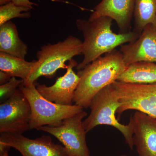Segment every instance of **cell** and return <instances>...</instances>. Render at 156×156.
<instances>
[{"instance_id": "obj_1", "label": "cell", "mask_w": 156, "mask_h": 156, "mask_svg": "<svg viewBox=\"0 0 156 156\" xmlns=\"http://www.w3.org/2000/svg\"><path fill=\"white\" fill-rule=\"evenodd\" d=\"M126 67L122 53L115 49L78 70L80 80L75 92V104L83 108H89L94 96L117 81Z\"/></svg>"}, {"instance_id": "obj_2", "label": "cell", "mask_w": 156, "mask_h": 156, "mask_svg": "<svg viewBox=\"0 0 156 156\" xmlns=\"http://www.w3.org/2000/svg\"><path fill=\"white\" fill-rule=\"evenodd\" d=\"M112 20L107 17H100L92 21L77 20V27L84 37V58L76 66L78 70L119 46L134 42L139 37L140 34L133 30L126 33H115L112 30Z\"/></svg>"}, {"instance_id": "obj_3", "label": "cell", "mask_w": 156, "mask_h": 156, "mask_svg": "<svg viewBox=\"0 0 156 156\" xmlns=\"http://www.w3.org/2000/svg\"><path fill=\"white\" fill-rule=\"evenodd\" d=\"M121 105L116 88L113 84L108 86L93 98L89 106L91 112L83 121V126L87 132L100 125L114 127L122 133L126 144L132 150L134 145L132 121L130 119L128 125H123L119 122L115 116Z\"/></svg>"}, {"instance_id": "obj_4", "label": "cell", "mask_w": 156, "mask_h": 156, "mask_svg": "<svg viewBox=\"0 0 156 156\" xmlns=\"http://www.w3.org/2000/svg\"><path fill=\"white\" fill-rule=\"evenodd\" d=\"M83 54V42L73 36H69L64 41L56 44L43 45L37 53L38 62L28 80L23 85L34 84L42 76L51 78L56 75L58 70L66 69V61L74 56Z\"/></svg>"}, {"instance_id": "obj_5", "label": "cell", "mask_w": 156, "mask_h": 156, "mask_svg": "<svg viewBox=\"0 0 156 156\" xmlns=\"http://www.w3.org/2000/svg\"><path fill=\"white\" fill-rule=\"evenodd\" d=\"M19 89L30 104V130L44 126L57 127L66 119L83 111V108L76 105H61L47 100L39 93L34 84L25 86L22 83Z\"/></svg>"}, {"instance_id": "obj_6", "label": "cell", "mask_w": 156, "mask_h": 156, "mask_svg": "<svg viewBox=\"0 0 156 156\" xmlns=\"http://www.w3.org/2000/svg\"><path fill=\"white\" fill-rule=\"evenodd\" d=\"M112 84L122 104L117 112L119 117L126 111L135 110L156 118V83H127L116 81Z\"/></svg>"}, {"instance_id": "obj_7", "label": "cell", "mask_w": 156, "mask_h": 156, "mask_svg": "<svg viewBox=\"0 0 156 156\" xmlns=\"http://www.w3.org/2000/svg\"><path fill=\"white\" fill-rule=\"evenodd\" d=\"M87 115L83 111L66 119L57 127L44 126L36 130L44 131L55 136L67 149L70 156H90L86 140L87 132L83 119Z\"/></svg>"}, {"instance_id": "obj_8", "label": "cell", "mask_w": 156, "mask_h": 156, "mask_svg": "<svg viewBox=\"0 0 156 156\" xmlns=\"http://www.w3.org/2000/svg\"><path fill=\"white\" fill-rule=\"evenodd\" d=\"M31 109L23 92L18 88L0 105V133L23 134L30 129Z\"/></svg>"}, {"instance_id": "obj_9", "label": "cell", "mask_w": 156, "mask_h": 156, "mask_svg": "<svg viewBox=\"0 0 156 156\" xmlns=\"http://www.w3.org/2000/svg\"><path fill=\"white\" fill-rule=\"evenodd\" d=\"M0 142L19 151L22 156H70L64 146L55 144L49 136L30 139L19 133H1Z\"/></svg>"}, {"instance_id": "obj_10", "label": "cell", "mask_w": 156, "mask_h": 156, "mask_svg": "<svg viewBox=\"0 0 156 156\" xmlns=\"http://www.w3.org/2000/svg\"><path fill=\"white\" fill-rule=\"evenodd\" d=\"M77 65L75 60L71 59L64 75L58 78L55 83L50 87L45 84L35 85L38 92L52 102L61 105H73L75 92L80 80L73 69Z\"/></svg>"}, {"instance_id": "obj_11", "label": "cell", "mask_w": 156, "mask_h": 156, "mask_svg": "<svg viewBox=\"0 0 156 156\" xmlns=\"http://www.w3.org/2000/svg\"><path fill=\"white\" fill-rule=\"evenodd\" d=\"M120 52L126 66L140 62L156 63V29L148 24L138 39L121 46Z\"/></svg>"}, {"instance_id": "obj_12", "label": "cell", "mask_w": 156, "mask_h": 156, "mask_svg": "<svg viewBox=\"0 0 156 156\" xmlns=\"http://www.w3.org/2000/svg\"><path fill=\"white\" fill-rule=\"evenodd\" d=\"M130 119L133 143L138 156H156V118L136 111Z\"/></svg>"}, {"instance_id": "obj_13", "label": "cell", "mask_w": 156, "mask_h": 156, "mask_svg": "<svg viewBox=\"0 0 156 156\" xmlns=\"http://www.w3.org/2000/svg\"><path fill=\"white\" fill-rule=\"evenodd\" d=\"M134 5L135 0H101L88 20L92 21L101 17H110L116 23L119 33H126L131 31Z\"/></svg>"}, {"instance_id": "obj_14", "label": "cell", "mask_w": 156, "mask_h": 156, "mask_svg": "<svg viewBox=\"0 0 156 156\" xmlns=\"http://www.w3.org/2000/svg\"><path fill=\"white\" fill-rule=\"evenodd\" d=\"M27 45L20 38L16 26L9 21L0 26V52L25 59Z\"/></svg>"}, {"instance_id": "obj_15", "label": "cell", "mask_w": 156, "mask_h": 156, "mask_svg": "<svg viewBox=\"0 0 156 156\" xmlns=\"http://www.w3.org/2000/svg\"><path fill=\"white\" fill-rule=\"evenodd\" d=\"M117 81L127 83H156V63L140 62L129 65Z\"/></svg>"}, {"instance_id": "obj_16", "label": "cell", "mask_w": 156, "mask_h": 156, "mask_svg": "<svg viewBox=\"0 0 156 156\" xmlns=\"http://www.w3.org/2000/svg\"><path fill=\"white\" fill-rule=\"evenodd\" d=\"M37 60L31 62L0 52V70L9 74L11 77L20 78L25 83L37 65Z\"/></svg>"}, {"instance_id": "obj_17", "label": "cell", "mask_w": 156, "mask_h": 156, "mask_svg": "<svg viewBox=\"0 0 156 156\" xmlns=\"http://www.w3.org/2000/svg\"><path fill=\"white\" fill-rule=\"evenodd\" d=\"M156 13V0H135L133 31L140 34L148 24L152 23Z\"/></svg>"}, {"instance_id": "obj_18", "label": "cell", "mask_w": 156, "mask_h": 156, "mask_svg": "<svg viewBox=\"0 0 156 156\" xmlns=\"http://www.w3.org/2000/svg\"><path fill=\"white\" fill-rule=\"evenodd\" d=\"M32 9L25 6H18L12 2L0 7V26L14 18H30L29 11Z\"/></svg>"}, {"instance_id": "obj_19", "label": "cell", "mask_w": 156, "mask_h": 156, "mask_svg": "<svg viewBox=\"0 0 156 156\" xmlns=\"http://www.w3.org/2000/svg\"><path fill=\"white\" fill-rule=\"evenodd\" d=\"M22 80H18L12 77L6 83L0 86V100L2 103L12 96L22 83Z\"/></svg>"}, {"instance_id": "obj_20", "label": "cell", "mask_w": 156, "mask_h": 156, "mask_svg": "<svg viewBox=\"0 0 156 156\" xmlns=\"http://www.w3.org/2000/svg\"><path fill=\"white\" fill-rule=\"evenodd\" d=\"M12 2L18 6H25L33 9V6L37 5L36 3H33L30 0H11Z\"/></svg>"}, {"instance_id": "obj_21", "label": "cell", "mask_w": 156, "mask_h": 156, "mask_svg": "<svg viewBox=\"0 0 156 156\" xmlns=\"http://www.w3.org/2000/svg\"><path fill=\"white\" fill-rule=\"evenodd\" d=\"M11 147L0 142V156H9V151Z\"/></svg>"}, {"instance_id": "obj_22", "label": "cell", "mask_w": 156, "mask_h": 156, "mask_svg": "<svg viewBox=\"0 0 156 156\" xmlns=\"http://www.w3.org/2000/svg\"><path fill=\"white\" fill-rule=\"evenodd\" d=\"M11 78L12 77L11 76L7 73L2 71H0V84L1 85L8 83L11 80Z\"/></svg>"}, {"instance_id": "obj_23", "label": "cell", "mask_w": 156, "mask_h": 156, "mask_svg": "<svg viewBox=\"0 0 156 156\" xmlns=\"http://www.w3.org/2000/svg\"><path fill=\"white\" fill-rule=\"evenodd\" d=\"M11 2V0H0V5L1 6L4 5Z\"/></svg>"}, {"instance_id": "obj_24", "label": "cell", "mask_w": 156, "mask_h": 156, "mask_svg": "<svg viewBox=\"0 0 156 156\" xmlns=\"http://www.w3.org/2000/svg\"><path fill=\"white\" fill-rule=\"evenodd\" d=\"M152 24H153L154 27L156 29V13L154 19V20Z\"/></svg>"}, {"instance_id": "obj_25", "label": "cell", "mask_w": 156, "mask_h": 156, "mask_svg": "<svg viewBox=\"0 0 156 156\" xmlns=\"http://www.w3.org/2000/svg\"><path fill=\"white\" fill-rule=\"evenodd\" d=\"M56 1L58 2H64V1H67V0H56Z\"/></svg>"}, {"instance_id": "obj_26", "label": "cell", "mask_w": 156, "mask_h": 156, "mask_svg": "<svg viewBox=\"0 0 156 156\" xmlns=\"http://www.w3.org/2000/svg\"><path fill=\"white\" fill-rule=\"evenodd\" d=\"M120 156H126V155H121Z\"/></svg>"}]
</instances>
